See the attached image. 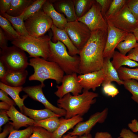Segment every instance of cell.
<instances>
[{"instance_id": "1", "label": "cell", "mask_w": 138, "mask_h": 138, "mask_svg": "<svg viewBox=\"0 0 138 138\" xmlns=\"http://www.w3.org/2000/svg\"><path fill=\"white\" fill-rule=\"evenodd\" d=\"M107 33V31L101 29L91 32L89 39L79 51V70L81 74L97 71L102 68Z\"/></svg>"}, {"instance_id": "2", "label": "cell", "mask_w": 138, "mask_h": 138, "mask_svg": "<svg viewBox=\"0 0 138 138\" xmlns=\"http://www.w3.org/2000/svg\"><path fill=\"white\" fill-rule=\"evenodd\" d=\"M82 91V94L77 96L68 93L57 100L58 107L66 111L65 118L69 119L78 115L82 116L96 102V98L98 96V93L85 89Z\"/></svg>"}, {"instance_id": "3", "label": "cell", "mask_w": 138, "mask_h": 138, "mask_svg": "<svg viewBox=\"0 0 138 138\" xmlns=\"http://www.w3.org/2000/svg\"><path fill=\"white\" fill-rule=\"evenodd\" d=\"M49 46V55L47 60L56 63L66 75L74 73L81 74L79 70V56L70 55L65 45L59 40L54 43L51 40Z\"/></svg>"}, {"instance_id": "4", "label": "cell", "mask_w": 138, "mask_h": 138, "mask_svg": "<svg viewBox=\"0 0 138 138\" xmlns=\"http://www.w3.org/2000/svg\"><path fill=\"white\" fill-rule=\"evenodd\" d=\"M29 65L34 70L33 73L29 77V80L38 81L44 86V82L47 79L54 80L58 84L61 83L64 73L55 63L38 57L30 59Z\"/></svg>"}, {"instance_id": "5", "label": "cell", "mask_w": 138, "mask_h": 138, "mask_svg": "<svg viewBox=\"0 0 138 138\" xmlns=\"http://www.w3.org/2000/svg\"><path fill=\"white\" fill-rule=\"evenodd\" d=\"M51 39V37L48 35L38 38L29 35L20 36L11 43L28 53L30 57H41L47 60L49 55V42Z\"/></svg>"}, {"instance_id": "6", "label": "cell", "mask_w": 138, "mask_h": 138, "mask_svg": "<svg viewBox=\"0 0 138 138\" xmlns=\"http://www.w3.org/2000/svg\"><path fill=\"white\" fill-rule=\"evenodd\" d=\"M0 60L9 71H22L29 65L25 51L14 45L0 49Z\"/></svg>"}, {"instance_id": "7", "label": "cell", "mask_w": 138, "mask_h": 138, "mask_svg": "<svg viewBox=\"0 0 138 138\" xmlns=\"http://www.w3.org/2000/svg\"><path fill=\"white\" fill-rule=\"evenodd\" d=\"M24 23L28 34L36 38L44 35L53 24L51 18L42 9L27 19Z\"/></svg>"}, {"instance_id": "8", "label": "cell", "mask_w": 138, "mask_h": 138, "mask_svg": "<svg viewBox=\"0 0 138 138\" xmlns=\"http://www.w3.org/2000/svg\"><path fill=\"white\" fill-rule=\"evenodd\" d=\"M64 30L73 44L80 51L89 39L91 31L87 26L77 20L67 22Z\"/></svg>"}, {"instance_id": "9", "label": "cell", "mask_w": 138, "mask_h": 138, "mask_svg": "<svg viewBox=\"0 0 138 138\" xmlns=\"http://www.w3.org/2000/svg\"><path fill=\"white\" fill-rule=\"evenodd\" d=\"M106 20L115 27L129 33H132L137 27L138 21L126 4L117 13Z\"/></svg>"}, {"instance_id": "10", "label": "cell", "mask_w": 138, "mask_h": 138, "mask_svg": "<svg viewBox=\"0 0 138 138\" xmlns=\"http://www.w3.org/2000/svg\"><path fill=\"white\" fill-rule=\"evenodd\" d=\"M77 20L86 25L91 32L98 29L108 31L107 21L102 16L100 6L96 0L89 10Z\"/></svg>"}, {"instance_id": "11", "label": "cell", "mask_w": 138, "mask_h": 138, "mask_svg": "<svg viewBox=\"0 0 138 138\" xmlns=\"http://www.w3.org/2000/svg\"><path fill=\"white\" fill-rule=\"evenodd\" d=\"M106 21L108 33L103 56L104 58L111 59L115 48L120 43L124 40L129 33L115 27L108 21Z\"/></svg>"}, {"instance_id": "12", "label": "cell", "mask_w": 138, "mask_h": 138, "mask_svg": "<svg viewBox=\"0 0 138 138\" xmlns=\"http://www.w3.org/2000/svg\"><path fill=\"white\" fill-rule=\"evenodd\" d=\"M77 74L74 73L64 75L62 81V84L56 86L57 89L54 94L59 98L69 93H72L74 96H77L82 92L83 88L78 82Z\"/></svg>"}, {"instance_id": "13", "label": "cell", "mask_w": 138, "mask_h": 138, "mask_svg": "<svg viewBox=\"0 0 138 138\" xmlns=\"http://www.w3.org/2000/svg\"><path fill=\"white\" fill-rule=\"evenodd\" d=\"M108 113V109L107 108H106L101 112L95 113L87 120L78 123L73 130L68 134L72 136H80L89 133L92 128L97 123L104 122L107 118Z\"/></svg>"}, {"instance_id": "14", "label": "cell", "mask_w": 138, "mask_h": 138, "mask_svg": "<svg viewBox=\"0 0 138 138\" xmlns=\"http://www.w3.org/2000/svg\"><path fill=\"white\" fill-rule=\"evenodd\" d=\"M44 87L41 84L38 85L26 86L23 87L22 91L32 99L41 103L45 108L61 116H65L66 112L64 109L53 105L47 99L42 90V88Z\"/></svg>"}, {"instance_id": "15", "label": "cell", "mask_w": 138, "mask_h": 138, "mask_svg": "<svg viewBox=\"0 0 138 138\" xmlns=\"http://www.w3.org/2000/svg\"><path fill=\"white\" fill-rule=\"evenodd\" d=\"M105 77L103 71L100 70L78 76V82L83 89H91L95 91L103 83Z\"/></svg>"}, {"instance_id": "16", "label": "cell", "mask_w": 138, "mask_h": 138, "mask_svg": "<svg viewBox=\"0 0 138 138\" xmlns=\"http://www.w3.org/2000/svg\"><path fill=\"white\" fill-rule=\"evenodd\" d=\"M6 111L10 120L12 121L8 123L13 126L14 129L18 130L22 127L33 125L35 121L19 112L14 106H11L9 110Z\"/></svg>"}, {"instance_id": "17", "label": "cell", "mask_w": 138, "mask_h": 138, "mask_svg": "<svg viewBox=\"0 0 138 138\" xmlns=\"http://www.w3.org/2000/svg\"><path fill=\"white\" fill-rule=\"evenodd\" d=\"M51 29L53 33L52 41L56 43L58 40L62 43L67 48L69 54L72 56L79 54V51L73 43L64 30L57 28L53 24Z\"/></svg>"}, {"instance_id": "18", "label": "cell", "mask_w": 138, "mask_h": 138, "mask_svg": "<svg viewBox=\"0 0 138 138\" xmlns=\"http://www.w3.org/2000/svg\"><path fill=\"white\" fill-rule=\"evenodd\" d=\"M51 1L55 10L65 16L67 22L77 20L73 0H60Z\"/></svg>"}, {"instance_id": "19", "label": "cell", "mask_w": 138, "mask_h": 138, "mask_svg": "<svg viewBox=\"0 0 138 138\" xmlns=\"http://www.w3.org/2000/svg\"><path fill=\"white\" fill-rule=\"evenodd\" d=\"M42 9L51 18L53 24L59 29L64 30L65 26L67 22V19L63 14L55 10L51 1L47 0Z\"/></svg>"}, {"instance_id": "20", "label": "cell", "mask_w": 138, "mask_h": 138, "mask_svg": "<svg viewBox=\"0 0 138 138\" xmlns=\"http://www.w3.org/2000/svg\"><path fill=\"white\" fill-rule=\"evenodd\" d=\"M60 124L58 128L51 133V138H62L63 135L69 130L73 128L83 120L82 116L77 115L69 119H60Z\"/></svg>"}, {"instance_id": "21", "label": "cell", "mask_w": 138, "mask_h": 138, "mask_svg": "<svg viewBox=\"0 0 138 138\" xmlns=\"http://www.w3.org/2000/svg\"><path fill=\"white\" fill-rule=\"evenodd\" d=\"M28 74L26 70L19 72L8 71L0 82L12 87L21 86L25 83Z\"/></svg>"}, {"instance_id": "22", "label": "cell", "mask_w": 138, "mask_h": 138, "mask_svg": "<svg viewBox=\"0 0 138 138\" xmlns=\"http://www.w3.org/2000/svg\"><path fill=\"white\" fill-rule=\"evenodd\" d=\"M110 59L109 58H104L103 65L102 68L105 77L102 86L111 83L113 81L117 82L119 85H123V81L120 79L117 71L110 61Z\"/></svg>"}, {"instance_id": "23", "label": "cell", "mask_w": 138, "mask_h": 138, "mask_svg": "<svg viewBox=\"0 0 138 138\" xmlns=\"http://www.w3.org/2000/svg\"><path fill=\"white\" fill-rule=\"evenodd\" d=\"M21 112L34 121L40 120L53 117H62L46 108L40 110L33 109L27 108L24 105L22 106Z\"/></svg>"}, {"instance_id": "24", "label": "cell", "mask_w": 138, "mask_h": 138, "mask_svg": "<svg viewBox=\"0 0 138 138\" xmlns=\"http://www.w3.org/2000/svg\"><path fill=\"white\" fill-rule=\"evenodd\" d=\"M22 86L13 87L6 85L1 82H0V89L6 92L14 101L19 107L21 112L22 106L24 105V101L28 96L26 95L24 96L22 98L19 95L20 92L22 91Z\"/></svg>"}, {"instance_id": "25", "label": "cell", "mask_w": 138, "mask_h": 138, "mask_svg": "<svg viewBox=\"0 0 138 138\" xmlns=\"http://www.w3.org/2000/svg\"><path fill=\"white\" fill-rule=\"evenodd\" d=\"M33 1L31 0H12L10 7L6 13L12 16H19Z\"/></svg>"}, {"instance_id": "26", "label": "cell", "mask_w": 138, "mask_h": 138, "mask_svg": "<svg viewBox=\"0 0 138 138\" xmlns=\"http://www.w3.org/2000/svg\"><path fill=\"white\" fill-rule=\"evenodd\" d=\"M111 62L113 67L117 70L123 65L130 67H138V63L129 58L117 51H115Z\"/></svg>"}, {"instance_id": "27", "label": "cell", "mask_w": 138, "mask_h": 138, "mask_svg": "<svg viewBox=\"0 0 138 138\" xmlns=\"http://www.w3.org/2000/svg\"><path fill=\"white\" fill-rule=\"evenodd\" d=\"M0 15L6 18L12 23L20 35L22 36H27L29 35L26 28L22 14L17 17L9 16L6 13L0 14Z\"/></svg>"}, {"instance_id": "28", "label": "cell", "mask_w": 138, "mask_h": 138, "mask_svg": "<svg viewBox=\"0 0 138 138\" xmlns=\"http://www.w3.org/2000/svg\"><path fill=\"white\" fill-rule=\"evenodd\" d=\"M137 39L132 33H128L124 40L120 43L116 48L122 54H126L131 50L137 47Z\"/></svg>"}, {"instance_id": "29", "label": "cell", "mask_w": 138, "mask_h": 138, "mask_svg": "<svg viewBox=\"0 0 138 138\" xmlns=\"http://www.w3.org/2000/svg\"><path fill=\"white\" fill-rule=\"evenodd\" d=\"M59 117H53L39 121H35L33 125L42 127L51 133L55 131L60 124Z\"/></svg>"}, {"instance_id": "30", "label": "cell", "mask_w": 138, "mask_h": 138, "mask_svg": "<svg viewBox=\"0 0 138 138\" xmlns=\"http://www.w3.org/2000/svg\"><path fill=\"white\" fill-rule=\"evenodd\" d=\"M73 0L77 19L82 17L89 10L95 1L93 0Z\"/></svg>"}, {"instance_id": "31", "label": "cell", "mask_w": 138, "mask_h": 138, "mask_svg": "<svg viewBox=\"0 0 138 138\" xmlns=\"http://www.w3.org/2000/svg\"><path fill=\"white\" fill-rule=\"evenodd\" d=\"M0 26L8 40L12 41L20 36L14 29L9 21L1 15H0Z\"/></svg>"}, {"instance_id": "32", "label": "cell", "mask_w": 138, "mask_h": 138, "mask_svg": "<svg viewBox=\"0 0 138 138\" xmlns=\"http://www.w3.org/2000/svg\"><path fill=\"white\" fill-rule=\"evenodd\" d=\"M120 79L123 81L133 79L138 80V68H130L122 66L117 70Z\"/></svg>"}, {"instance_id": "33", "label": "cell", "mask_w": 138, "mask_h": 138, "mask_svg": "<svg viewBox=\"0 0 138 138\" xmlns=\"http://www.w3.org/2000/svg\"><path fill=\"white\" fill-rule=\"evenodd\" d=\"M46 1V0H36L33 1L22 14L24 20H26L41 9L43 5Z\"/></svg>"}, {"instance_id": "34", "label": "cell", "mask_w": 138, "mask_h": 138, "mask_svg": "<svg viewBox=\"0 0 138 138\" xmlns=\"http://www.w3.org/2000/svg\"><path fill=\"white\" fill-rule=\"evenodd\" d=\"M125 88L132 94V99L138 105V82L131 79L123 81Z\"/></svg>"}, {"instance_id": "35", "label": "cell", "mask_w": 138, "mask_h": 138, "mask_svg": "<svg viewBox=\"0 0 138 138\" xmlns=\"http://www.w3.org/2000/svg\"><path fill=\"white\" fill-rule=\"evenodd\" d=\"M126 0H113L104 18L107 19L114 15L125 4Z\"/></svg>"}, {"instance_id": "36", "label": "cell", "mask_w": 138, "mask_h": 138, "mask_svg": "<svg viewBox=\"0 0 138 138\" xmlns=\"http://www.w3.org/2000/svg\"><path fill=\"white\" fill-rule=\"evenodd\" d=\"M33 126H29L19 130L14 129L11 131L8 138H29L33 133Z\"/></svg>"}, {"instance_id": "37", "label": "cell", "mask_w": 138, "mask_h": 138, "mask_svg": "<svg viewBox=\"0 0 138 138\" xmlns=\"http://www.w3.org/2000/svg\"><path fill=\"white\" fill-rule=\"evenodd\" d=\"M29 138H51V133L41 127L34 126L33 133Z\"/></svg>"}, {"instance_id": "38", "label": "cell", "mask_w": 138, "mask_h": 138, "mask_svg": "<svg viewBox=\"0 0 138 138\" xmlns=\"http://www.w3.org/2000/svg\"><path fill=\"white\" fill-rule=\"evenodd\" d=\"M102 86L103 93L108 96L114 97L119 93L118 89L111 83L105 84Z\"/></svg>"}, {"instance_id": "39", "label": "cell", "mask_w": 138, "mask_h": 138, "mask_svg": "<svg viewBox=\"0 0 138 138\" xmlns=\"http://www.w3.org/2000/svg\"><path fill=\"white\" fill-rule=\"evenodd\" d=\"M125 4L138 21V0H126Z\"/></svg>"}, {"instance_id": "40", "label": "cell", "mask_w": 138, "mask_h": 138, "mask_svg": "<svg viewBox=\"0 0 138 138\" xmlns=\"http://www.w3.org/2000/svg\"><path fill=\"white\" fill-rule=\"evenodd\" d=\"M113 0H96L99 5L102 16L104 17L108 10Z\"/></svg>"}, {"instance_id": "41", "label": "cell", "mask_w": 138, "mask_h": 138, "mask_svg": "<svg viewBox=\"0 0 138 138\" xmlns=\"http://www.w3.org/2000/svg\"><path fill=\"white\" fill-rule=\"evenodd\" d=\"M117 138H138V136L130 130L123 128L121 130L119 136Z\"/></svg>"}, {"instance_id": "42", "label": "cell", "mask_w": 138, "mask_h": 138, "mask_svg": "<svg viewBox=\"0 0 138 138\" xmlns=\"http://www.w3.org/2000/svg\"><path fill=\"white\" fill-rule=\"evenodd\" d=\"M8 94L2 89L0 90V100L8 104L10 106L16 105L14 101L10 98L8 96Z\"/></svg>"}, {"instance_id": "43", "label": "cell", "mask_w": 138, "mask_h": 138, "mask_svg": "<svg viewBox=\"0 0 138 138\" xmlns=\"http://www.w3.org/2000/svg\"><path fill=\"white\" fill-rule=\"evenodd\" d=\"M12 0H0V14L6 13L9 9Z\"/></svg>"}, {"instance_id": "44", "label": "cell", "mask_w": 138, "mask_h": 138, "mask_svg": "<svg viewBox=\"0 0 138 138\" xmlns=\"http://www.w3.org/2000/svg\"><path fill=\"white\" fill-rule=\"evenodd\" d=\"M6 110L1 109L0 112V129L3 125L6 124L10 120Z\"/></svg>"}, {"instance_id": "45", "label": "cell", "mask_w": 138, "mask_h": 138, "mask_svg": "<svg viewBox=\"0 0 138 138\" xmlns=\"http://www.w3.org/2000/svg\"><path fill=\"white\" fill-rule=\"evenodd\" d=\"M8 39L2 29L0 28V47L3 49L8 46Z\"/></svg>"}, {"instance_id": "46", "label": "cell", "mask_w": 138, "mask_h": 138, "mask_svg": "<svg viewBox=\"0 0 138 138\" xmlns=\"http://www.w3.org/2000/svg\"><path fill=\"white\" fill-rule=\"evenodd\" d=\"M127 56L132 60L138 61V47L131 50Z\"/></svg>"}, {"instance_id": "47", "label": "cell", "mask_w": 138, "mask_h": 138, "mask_svg": "<svg viewBox=\"0 0 138 138\" xmlns=\"http://www.w3.org/2000/svg\"><path fill=\"white\" fill-rule=\"evenodd\" d=\"M13 126L9 123L4 127L2 132L0 134V138H5L10 132L12 130L14 129Z\"/></svg>"}, {"instance_id": "48", "label": "cell", "mask_w": 138, "mask_h": 138, "mask_svg": "<svg viewBox=\"0 0 138 138\" xmlns=\"http://www.w3.org/2000/svg\"><path fill=\"white\" fill-rule=\"evenodd\" d=\"M8 71L4 62L0 60V79L3 78Z\"/></svg>"}, {"instance_id": "49", "label": "cell", "mask_w": 138, "mask_h": 138, "mask_svg": "<svg viewBox=\"0 0 138 138\" xmlns=\"http://www.w3.org/2000/svg\"><path fill=\"white\" fill-rule=\"evenodd\" d=\"M128 126L133 132H138V121L136 119H134L132 120L131 122L128 124Z\"/></svg>"}, {"instance_id": "50", "label": "cell", "mask_w": 138, "mask_h": 138, "mask_svg": "<svg viewBox=\"0 0 138 138\" xmlns=\"http://www.w3.org/2000/svg\"><path fill=\"white\" fill-rule=\"evenodd\" d=\"M94 138H112L111 135L108 132H97L95 134Z\"/></svg>"}, {"instance_id": "51", "label": "cell", "mask_w": 138, "mask_h": 138, "mask_svg": "<svg viewBox=\"0 0 138 138\" xmlns=\"http://www.w3.org/2000/svg\"><path fill=\"white\" fill-rule=\"evenodd\" d=\"M11 106L6 102L2 101L0 102V109H1L8 110Z\"/></svg>"}, {"instance_id": "52", "label": "cell", "mask_w": 138, "mask_h": 138, "mask_svg": "<svg viewBox=\"0 0 138 138\" xmlns=\"http://www.w3.org/2000/svg\"><path fill=\"white\" fill-rule=\"evenodd\" d=\"M78 138H93L91 134L89 133L85 134L79 136Z\"/></svg>"}, {"instance_id": "53", "label": "cell", "mask_w": 138, "mask_h": 138, "mask_svg": "<svg viewBox=\"0 0 138 138\" xmlns=\"http://www.w3.org/2000/svg\"><path fill=\"white\" fill-rule=\"evenodd\" d=\"M132 33L135 36L137 40L138 44L137 47H138V28H136L133 31Z\"/></svg>"}, {"instance_id": "54", "label": "cell", "mask_w": 138, "mask_h": 138, "mask_svg": "<svg viewBox=\"0 0 138 138\" xmlns=\"http://www.w3.org/2000/svg\"><path fill=\"white\" fill-rule=\"evenodd\" d=\"M62 138H78V137L76 135H71L68 133L67 134L64 136Z\"/></svg>"}, {"instance_id": "55", "label": "cell", "mask_w": 138, "mask_h": 138, "mask_svg": "<svg viewBox=\"0 0 138 138\" xmlns=\"http://www.w3.org/2000/svg\"><path fill=\"white\" fill-rule=\"evenodd\" d=\"M137 28H138V24H137Z\"/></svg>"}]
</instances>
